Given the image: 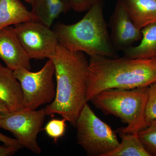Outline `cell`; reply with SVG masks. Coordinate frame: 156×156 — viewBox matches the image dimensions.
I'll use <instances>...</instances> for the list:
<instances>
[{"label":"cell","instance_id":"obj_1","mask_svg":"<svg viewBox=\"0 0 156 156\" xmlns=\"http://www.w3.org/2000/svg\"><path fill=\"white\" fill-rule=\"evenodd\" d=\"M156 82V57L131 58L90 56L86 74V101L112 89L147 87Z\"/></svg>","mask_w":156,"mask_h":156},{"label":"cell","instance_id":"obj_2","mask_svg":"<svg viewBox=\"0 0 156 156\" xmlns=\"http://www.w3.org/2000/svg\"><path fill=\"white\" fill-rule=\"evenodd\" d=\"M50 59L55 67L56 95L53 102L44 108L46 114L60 115L75 126L87 103L86 74L89 62L83 52L68 50L59 44Z\"/></svg>","mask_w":156,"mask_h":156},{"label":"cell","instance_id":"obj_3","mask_svg":"<svg viewBox=\"0 0 156 156\" xmlns=\"http://www.w3.org/2000/svg\"><path fill=\"white\" fill-rule=\"evenodd\" d=\"M103 8V2L100 0L76 23L56 24L53 30L59 44L69 50L87 53L90 56L118 58L108 30Z\"/></svg>","mask_w":156,"mask_h":156},{"label":"cell","instance_id":"obj_4","mask_svg":"<svg viewBox=\"0 0 156 156\" xmlns=\"http://www.w3.org/2000/svg\"><path fill=\"white\" fill-rule=\"evenodd\" d=\"M148 87L104 90L90 101L105 114L119 118L127 125L120 132L138 133L147 126L145 113Z\"/></svg>","mask_w":156,"mask_h":156},{"label":"cell","instance_id":"obj_5","mask_svg":"<svg viewBox=\"0 0 156 156\" xmlns=\"http://www.w3.org/2000/svg\"><path fill=\"white\" fill-rule=\"evenodd\" d=\"M77 141L89 156H106L119 145L113 130L96 115L88 104L76 121Z\"/></svg>","mask_w":156,"mask_h":156},{"label":"cell","instance_id":"obj_6","mask_svg":"<svg viewBox=\"0 0 156 156\" xmlns=\"http://www.w3.org/2000/svg\"><path fill=\"white\" fill-rule=\"evenodd\" d=\"M13 73L21 85L24 109L35 110L41 105L52 103L55 99L56 89L53 79L55 67L50 59L37 72L20 69Z\"/></svg>","mask_w":156,"mask_h":156},{"label":"cell","instance_id":"obj_7","mask_svg":"<svg viewBox=\"0 0 156 156\" xmlns=\"http://www.w3.org/2000/svg\"><path fill=\"white\" fill-rule=\"evenodd\" d=\"M47 115L44 108L10 112L0 119V128L12 133L23 147L39 154L41 149L37 142V136Z\"/></svg>","mask_w":156,"mask_h":156},{"label":"cell","instance_id":"obj_8","mask_svg":"<svg viewBox=\"0 0 156 156\" xmlns=\"http://www.w3.org/2000/svg\"><path fill=\"white\" fill-rule=\"evenodd\" d=\"M14 31L29 58L50 59L56 53L58 43L54 31L37 20L14 25Z\"/></svg>","mask_w":156,"mask_h":156},{"label":"cell","instance_id":"obj_9","mask_svg":"<svg viewBox=\"0 0 156 156\" xmlns=\"http://www.w3.org/2000/svg\"><path fill=\"white\" fill-rule=\"evenodd\" d=\"M111 39L114 48L124 50L141 40L142 33L134 25L121 0L117 2L110 19Z\"/></svg>","mask_w":156,"mask_h":156},{"label":"cell","instance_id":"obj_10","mask_svg":"<svg viewBox=\"0 0 156 156\" xmlns=\"http://www.w3.org/2000/svg\"><path fill=\"white\" fill-rule=\"evenodd\" d=\"M0 58L7 67L13 71L31 69L30 59L20 42L14 27L11 26L0 30Z\"/></svg>","mask_w":156,"mask_h":156},{"label":"cell","instance_id":"obj_11","mask_svg":"<svg viewBox=\"0 0 156 156\" xmlns=\"http://www.w3.org/2000/svg\"><path fill=\"white\" fill-rule=\"evenodd\" d=\"M0 101L11 112L23 109V94L21 85L13 71L0 63Z\"/></svg>","mask_w":156,"mask_h":156},{"label":"cell","instance_id":"obj_12","mask_svg":"<svg viewBox=\"0 0 156 156\" xmlns=\"http://www.w3.org/2000/svg\"><path fill=\"white\" fill-rule=\"evenodd\" d=\"M121 1L138 29L156 22V0Z\"/></svg>","mask_w":156,"mask_h":156},{"label":"cell","instance_id":"obj_13","mask_svg":"<svg viewBox=\"0 0 156 156\" xmlns=\"http://www.w3.org/2000/svg\"><path fill=\"white\" fill-rule=\"evenodd\" d=\"M32 20H37L19 0H0V30Z\"/></svg>","mask_w":156,"mask_h":156},{"label":"cell","instance_id":"obj_14","mask_svg":"<svg viewBox=\"0 0 156 156\" xmlns=\"http://www.w3.org/2000/svg\"><path fill=\"white\" fill-rule=\"evenodd\" d=\"M31 5L37 20L50 27L60 14L71 9L69 0H34Z\"/></svg>","mask_w":156,"mask_h":156},{"label":"cell","instance_id":"obj_15","mask_svg":"<svg viewBox=\"0 0 156 156\" xmlns=\"http://www.w3.org/2000/svg\"><path fill=\"white\" fill-rule=\"evenodd\" d=\"M140 44L123 50L124 56L131 58H148L156 57V22L145 27L141 30Z\"/></svg>","mask_w":156,"mask_h":156},{"label":"cell","instance_id":"obj_16","mask_svg":"<svg viewBox=\"0 0 156 156\" xmlns=\"http://www.w3.org/2000/svg\"><path fill=\"white\" fill-rule=\"evenodd\" d=\"M122 142L106 156H150L137 136V133L119 131Z\"/></svg>","mask_w":156,"mask_h":156},{"label":"cell","instance_id":"obj_17","mask_svg":"<svg viewBox=\"0 0 156 156\" xmlns=\"http://www.w3.org/2000/svg\"><path fill=\"white\" fill-rule=\"evenodd\" d=\"M137 136L150 156H156V120L138 132Z\"/></svg>","mask_w":156,"mask_h":156},{"label":"cell","instance_id":"obj_18","mask_svg":"<svg viewBox=\"0 0 156 156\" xmlns=\"http://www.w3.org/2000/svg\"><path fill=\"white\" fill-rule=\"evenodd\" d=\"M66 119H52L49 121L44 128L46 134L56 142L59 138L64 135L66 129Z\"/></svg>","mask_w":156,"mask_h":156},{"label":"cell","instance_id":"obj_19","mask_svg":"<svg viewBox=\"0 0 156 156\" xmlns=\"http://www.w3.org/2000/svg\"><path fill=\"white\" fill-rule=\"evenodd\" d=\"M145 118L147 126L156 120V82L149 86Z\"/></svg>","mask_w":156,"mask_h":156},{"label":"cell","instance_id":"obj_20","mask_svg":"<svg viewBox=\"0 0 156 156\" xmlns=\"http://www.w3.org/2000/svg\"><path fill=\"white\" fill-rule=\"evenodd\" d=\"M99 1L100 0H69L71 9L80 13L88 11Z\"/></svg>","mask_w":156,"mask_h":156},{"label":"cell","instance_id":"obj_21","mask_svg":"<svg viewBox=\"0 0 156 156\" xmlns=\"http://www.w3.org/2000/svg\"><path fill=\"white\" fill-rule=\"evenodd\" d=\"M0 141L4 144L11 146L20 149L23 148L16 138H11L0 133Z\"/></svg>","mask_w":156,"mask_h":156},{"label":"cell","instance_id":"obj_22","mask_svg":"<svg viewBox=\"0 0 156 156\" xmlns=\"http://www.w3.org/2000/svg\"><path fill=\"white\" fill-rule=\"evenodd\" d=\"M19 150L17 148L4 144L0 146V156H12Z\"/></svg>","mask_w":156,"mask_h":156},{"label":"cell","instance_id":"obj_23","mask_svg":"<svg viewBox=\"0 0 156 156\" xmlns=\"http://www.w3.org/2000/svg\"><path fill=\"white\" fill-rule=\"evenodd\" d=\"M10 110L5 104L0 101V119L9 113Z\"/></svg>","mask_w":156,"mask_h":156},{"label":"cell","instance_id":"obj_24","mask_svg":"<svg viewBox=\"0 0 156 156\" xmlns=\"http://www.w3.org/2000/svg\"><path fill=\"white\" fill-rule=\"evenodd\" d=\"M26 2H27L29 4H30V5H31L32 4V3L33 2L34 0H25Z\"/></svg>","mask_w":156,"mask_h":156}]
</instances>
